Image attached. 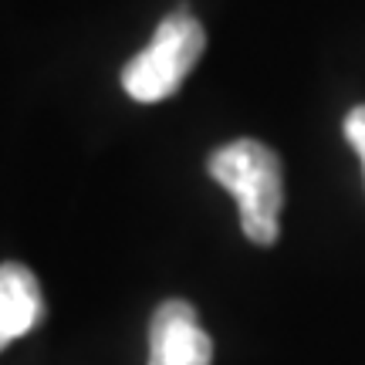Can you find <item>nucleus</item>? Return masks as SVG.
Segmentation results:
<instances>
[{
    "label": "nucleus",
    "mask_w": 365,
    "mask_h": 365,
    "mask_svg": "<svg viewBox=\"0 0 365 365\" xmlns=\"http://www.w3.org/2000/svg\"><path fill=\"white\" fill-rule=\"evenodd\" d=\"M207 173L237 200L244 237L257 247H271L281 234L284 207V173L277 153L257 139H234L210 153Z\"/></svg>",
    "instance_id": "f257e3e1"
},
{
    "label": "nucleus",
    "mask_w": 365,
    "mask_h": 365,
    "mask_svg": "<svg viewBox=\"0 0 365 365\" xmlns=\"http://www.w3.org/2000/svg\"><path fill=\"white\" fill-rule=\"evenodd\" d=\"M207 51V31L193 14L173 11L163 17L153 41L122 68V88L132 102L156 105L182 88L186 75Z\"/></svg>",
    "instance_id": "f03ea898"
},
{
    "label": "nucleus",
    "mask_w": 365,
    "mask_h": 365,
    "mask_svg": "<svg viewBox=\"0 0 365 365\" xmlns=\"http://www.w3.org/2000/svg\"><path fill=\"white\" fill-rule=\"evenodd\" d=\"M149 365H213V339L203 331L190 301L170 298L153 312Z\"/></svg>",
    "instance_id": "7ed1b4c3"
},
{
    "label": "nucleus",
    "mask_w": 365,
    "mask_h": 365,
    "mask_svg": "<svg viewBox=\"0 0 365 365\" xmlns=\"http://www.w3.org/2000/svg\"><path fill=\"white\" fill-rule=\"evenodd\" d=\"M44 318V294L27 264H0V352L24 339Z\"/></svg>",
    "instance_id": "20e7f679"
},
{
    "label": "nucleus",
    "mask_w": 365,
    "mask_h": 365,
    "mask_svg": "<svg viewBox=\"0 0 365 365\" xmlns=\"http://www.w3.org/2000/svg\"><path fill=\"white\" fill-rule=\"evenodd\" d=\"M345 139L355 149V156L362 163V176H365V105H355L352 112L345 115Z\"/></svg>",
    "instance_id": "39448f33"
}]
</instances>
